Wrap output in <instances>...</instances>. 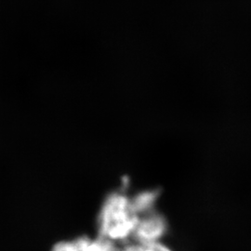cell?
Instances as JSON below:
<instances>
[{
  "label": "cell",
  "mask_w": 251,
  "mask_h": 251,
  "mask_svg": "<svg viewBox=\"0 0 251 251\" xmlns=\"http://www.w3.org/2000/svg\"><path fill=\"white\" fill-rule=\"evenodd\" d=\"M115 244L98 236L96 239L82 237L56 245L52 251H114Z\"/></svg>",
  "instance_id": "obj_2"
},
{
  "label": "cell",
  "mask_w": 251,
  "mask_h": 251,
  "mask_svg": "<svg viewBox=\"0 0 251 251\" xmlns=\"http://www.w3.org/2000/svg\"><path fill=\"white\" fill-rule=\"evenodd\" d=\"M155 192L129 197L125 192L112 193L104 201L99 217V236L115 245L132 241L143 218L151 211Z\"/></svg>",
  "instance_id": "obj_1"
},
{
  "label": "cell",
  "mask_w": 251,
  "mask_h": 251,
  "mask_svg": "<svg viewBox=\"0 0 251 251\" xmlns=\"http://www.w3.org/2000/svg\"><path fill=\"white\" fill-rule=\"evenodd\" d=\"M114 251H171L160 243L127 242L117 245Z\"/></svg>",
  "instance_id": "obj_3"
}]
</instances>
